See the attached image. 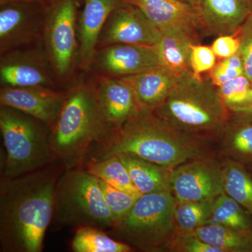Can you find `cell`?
I'll return each instance as SVG.
<instances>
[{"label":"cell","instance_id":"obj_25","mask_svg":"<svg viewBox=\"0 0 252 252\" xmlns=\"http://www.w3.org/2000/svg\"><path fill=\"white\" fill-rule=\"evenodd\" d=\"M83 168L114 188L134 195H142L119 156H112L97 161L86 162Z\"/></svg>","mask_w":252,"mask_h":252},{"label":"cell","instance_id":"obj_1","mask_svg":"<svg viewBox=\"0 0 252 252\" xmlns=\"http://www.w3.org/2000/svg\"><path fill=\"white\" fill-rule=\"evenodd\" d=\"M59 161L35 171L0 180V251L41 252L54 220Z\"/></svg>","mask_w":252,"mask_h":252},{"label":"cell","instance_id":"obj_38","mask_svg":"<svg viewBox=\"0 0 252 252\" xmlns=\"http://www.w3.org/2000/svg\"><path fill=\"white\" fill-rule=\"evenodd\" d=\"M16 1H18V0H0V6L15 2Z\"/></svg>","mask_w":252,"mask_h":252},{"label":"cell","instance_id":"obj_28","mask_svg":"<svg viewBox=\"0 0 252 252\" xmlns=\"http://www.w3.org/2000/svg\"><path fill=\"white\" fill-rule=\"evenodd\" d=\"M215 199L198 201L175 200L173 219L177 235L190 234L206 225Z\"/></svg>","mask_w":252,"mask_h":252},{"label":"cell","instance_id":"obj_6","mask_svg":"<svg viewBox=\"0 0 252 252\" xmlns=\"http://www.w3.org/2000/svg\"><path fill=\"white\" fill-rule=\"evenodd\" d=\"M171 192L143 194L130 211L114 223L111 233L142 252H165L177 236Z\"/></svg>","mask_w":252,"mask_h":252},{"label":"cell","instance_id":"obj_34","mask_svg":"<svg viewBox=\"0 0 252 252\" xmlns=\"http://www.w3.org/2000/svg\"><path fill=\"white\" fill-rule=\"evenodd\" d=\"M167 252H220L219 249L202 241L193 234L177 235L170 243Z\"/></svg>","mask_w":252,"mask_h":252},{"label":"cell","instance_id":"obj_7","mask_svg":"<svg viewBox=\"0 0 252 252\" xmlns=\"http://www.w3.org/2000/svg\"><path fill=\"white\" fill-rule=\"evenodd\" d=\"M54 219L61 224L101 229L114 225L97 177L84 168L64 170L56 187Z\"/></svg>","mask_w":252,"mask_h":252},{"label":"cell","instance_id":"obj_14","mask_svg":"<svg viewBox=\"0 0 252 252\" xmlns=\"http://www.w3.org/2000/svg\"><path fill=\"white\" fill-rule=\"evenodd\" d=\"M138 8L162 34L180 33L200 42L203 25L196 8L180 0H123Z\"/></svg>","mask_w":252,"mask_h":252},{"label":"cell","instance_id":"obj_24","mask_svg":"<svg viewBox=\"0 0 252 252\" xmlns=\"http://www.w3.org/2000/svg\"><path fill=\"white\" fill-rule=\"evenodd\" d=\"M223 162V192L252 216V174L241 162L226 158Z\"/></svg>","mask_w":252,"mask_h":252},{"label":"cell","instance_id":"obj_2","mask_svg":"<svg viewBox=\"0 0 252 252\" xmlns=\"http://www.w3.org/2000/svg\"><path fill=\"white\" fill-rule=\"evenodd\" d=\"M122 154L173 170L212 152L207 141L177 130L152 111L139 108L105 142L91 149L85 163Z\"/></svg>","mask_w":252,"mask_h":252},{"label":"cell","instance_id":"obj_35","mask_svg":"<svg viewBox=\"0 0 252 252\" xmlns=\"http://www.w3.org/2000/svg\"><path fill=\"white\" fill-rule=\"evenodd\" d=\"M211 47L218 59L234 56L240 51V41L238 33L217 36Z\"/></svg>","mask_w":252,"mask_h":252},{"label":"cell","instance_id":"obj_27","mask_svg":"<svg viewBox=\"0 0 252 252\" xmlns=\"http://www.w3.org/2000/svg\"><path fill=\"white\" fill-rule=\"evenodd\" d=\"M71 248L74 252H130L133 249L111 238L103 229L93 226L77 228Z\"/></svg>","mask_w":252,"mask_h":252},{"label":"cell","instance_id":"obj_3","mask_svg":"<svg viewBox=\"0 0 252 252\" xmlns=\"http://www.w3.org/2000/svg\"><path fill=\"white\" fill-rule=\"evenodd\" d=\"M110 136L99 107L94 81L73 83L54 128L51 144L56 160L65 170L83 168L94 146Z\"/></svg>","mask_w":252,"mask_h":252},{"label":"cell","instance_id":"obj_15","mask_svg":"<svg viewBox=\"0 0 252 252\" xmlns=\"http://www.w3.org/2000/svg\"><path fill=\"white\" fill-rule=\"evenodd\" d=\"M66 91L46 87L1 86L0 106L26 113L53 129L62 111Z\"/></svg>","mask_w":252,"mask_h":252},{"label":"cell","instance_id":"obj_29","mask_svg":"<svg viewBox=\"0 0 252 252\" xmlns=\"http://www.w3.org/2000/svg\"><path fill=\"white\" fill-rule=\"evenodd\" d=\"M97 180L115 223L130 211L136 200L141 195L119 190L100 179L97 178Z\"/></svg>","mask_w":252,"mask_h":252},{"label":"cell","instance_id":"obj_19","mask_svg":"<svg viewBox=\"0 0 252 252\" xmlns=\"http://www.w3.org/2000/svg\"><path fill=\"white\" fill-rule=\"evenodd\" d=\"M180 74L158 66L120 79L133 91L139 108L154 112L165 102Z\"/></svg>","mask_w":252,"mask_h":252},{"label":"cell","instance_id":"obj_41","mask_svg":"<svg viewBox=\"0 0 252 252\" xmlns=\"http://www.w3.org/2000/svg\"><path fill=\"white\" fill-rule=\"evenodd\" d=\"M249 4H250V8H251L252 12V0H248Z\"/></svg>","mask_w":252,"mask_h":252},{"label":"cell","instance_id":"obj_37","mask_svg":"<svg viewBox=\"0 0 252 252\" xmlns=\"http://www.w3.org/2000/svg\"><path fill=\"white\" fill-rule=\"evenodd\" d=\"M180 1L187 3V4H190L191 6H194V7L197 8L199 0H180Z\"/></svg>","mask_w":252,"mask_h":252},{"label":"cell","instance_id":"obj_16","mask_svg":"<svg viewBox=\"0 0 252 252\" xmlns=\"http://www.w3.org/2000/svg\"><path fill=\"white\" fill-rule=\"evenodd\" d=\"M81 3L82 9L79 11L77 21L80 47L79 67L90 71L106 21L114 9L125 2L123 0H81Z\"/></svg>","mask_w":252,"mask_h":252},{"label":"cell","instance_id":"obj_10","mask_svg":"<svg viewBox=\"0 0 252 252\" xmlns=\"http://www.w3.org/2000/svg\"><path fill=\"white\" fill-rule=\"evenodd\" d=\"M170 187L179 201L216 198L223 193V162L212 154L189 160L172 170Z\"/></svg>","mask_w":252,"mask_h":252},{"label":"cell","instance_id":"obj_11","mask_svg":"<svg viewBox=\"0 0 252 252\" xmlns=\"http://www.w3.org/2000/svg\"><path fill=\"white\" fill-rule=\"evenodd\" d=\"M46 6L18 0L0 6V54L41 41Z\"/></svg>","mask_w":252,"mask_h":252},{"label":"cell","instance_id":"obj_22","mask_svg":"<svg viewBox=\"0 0 252 252\" xmlns=\"http://www.w3.org/2000/svg\"><path fill=\"white\" fill-rule=\"evenodd\" d=\"M220 252H252V230L206 224L190 233Z\"/></svg>","mask_w":252,"mask_h":252},{"label":"cell","instance_id":"obj_31","mask_svg":"<svg viewBox=\"0 0 252 252\" xmlns=\"http://www.w3.org/2000/svg\"><path fill=\"white\" fill-rule=\"evenodd\" d=\"M252 89L251 82L245 75L231 79L217 88L220 98L229 110L238 107L245 102Z\"/></svg>","mask_w":252,"mask_h":252},{"label":"cell","instance_id":"obj_4","mask_svg":"<svg viewBox=\"0 0 252 252\" xmlns=\"http://www.w3.org/2000/svg\"><path fill=\"white\" fill-rule=\"evenodd\" d=\"M177 130L205 141L220 140L230 114L207 74L181 73L168 97L154 111Z\"/></svg>","mask_w":252,"mask_h":252},{"label":"cell","instance_id":"obj_21","mask_svg":"<svg viewBox=\"0 0 252 252\" xmlns=\"http://www.w3.org/2000/svg\"><path fill=\"white\" fill-rule=\"evenodd\" d=\"M195 44L200 42L190 36L170 33L162 34L160 40L153 47L158 56L160 66L180 74L190 71V51Z\"/></svg>","mask_w":252,"mask_h":252},{"label":"cell","instance_id":"obj_17","mask_svg":"<svg viewBox=\"0 0 252 252\" xmlns=\"http://www.w3.org/2000/svg\"><path fill=\"white\" fill-rule=\"evenodd\" d=\"M94 81L101 112L111 136L139 109L135 94L120 78L96 75Z\"/></svg>","mask_w":252,"mask_h":252},{"label":"cell","instance_id":"obj_20","mask_svg":"<svg viewBox=\"0 0 252 252\" xmlns=\"http://www.w3.org/2000/svg\"><path fill=\"white\" fill-rule=\"evenodd\" d=\"M127 167L136 188L142 195L157 192H171L172 170L133 154H119Z\"/></svg>","mask_w":252,"mask_h":252},{"label":"cell","instance_id":"obj_23","mask_svg":"<svg viewBox=\"0 0 252 252\" xmlns=\"http://www.w3.org/2000/svg\"><path fill=\"white\" fill-rule=\"evenodd\" d=\"M220 140L225 157L252 166V123L230 118Z\"/></svg>","mask_w":252,"mask_h":252},{"label":"cell","instance_id":"obj_9","mask_svg":"<svg viewBox=\"0 0 252 252\" xmlns=\"http://www.w3.org/2000/svg\"><path fill=\"white\" fill-rule=\"evenodd\" d=\"M0 83L9 87H60L41 41L1 54Z\"/></svg>","mask_w":252,"mask_h":252},{"label":"cell","instance_id":"obj_39","mask_svg":"<svg viewBox=\"0 0 252 252\" xmlns=\"http://www.w3.org/2000/svg\"><path fill=\"white\" fill-rule=\"evenodd\" d=\"M32 1H38V2L43 3V4H47V2H46V0H32Z\"/></svg>","mask_w":252,"mask_h":252},{"label":"cell","instance_id":"obj_36","mask_svg":"<svg viewBox=\"0 0 252 252\" xmlns=\"http://www.w3.org/2000/svg\"><path fill=\"white\" fill-rule=\"evenodd\" d=\"M230 118L252 123V89L245 102L230 112Z\"/></svg>","mask_w":252,"mask_h":252},{"label":"cell","instance_id":"obj_42","mask_svg":"<svg viewBox=\"0 0 252 252\" xmlns=\"http://www.w3.org/2000/svg\"><path fill=\"white\" fill-rule=\"evenodd\" d=\"M250 171H251L252 174V165L251 167H250Z\"/></svg>","mask_w":252,"mask_h":252},{"label":"cell","instance_id":"obj_32","mask_svg":"<svg viewBox=\"0 0 252 252\" xmlns=\"http://www.w3.org/2000/svg\"><path fill=\"white\" fill-rule=\"evenodd\" d=\"M217 60L211 46L193 44L190 55V71L195 75H205L213 69Z\"/></svg>","mask_w":252,"mask_h":252},{"label":"cell","instance_id":"obj_18","mask_svg":"<svg viewBox=\"0 0 252 252\" xmlns=\"http://www.w3.org/2000/svg\"><path fill=\"white\" fill-rule=\"evenodd\" d=\"M196 9L204 33L217 36L236 33L252 13L248 0H199Z\"/></svg>","mask_w":252,"mask_h":252},{"label":"cell","instance_id":"obj_30","mask_svg":"<svg viewBox=\"0 0 252 252\" xmlns=\"http://www.w3.org/2000/svg\"><path fill=\"white\" fill-rule=\"evenodd\" d=\"M207 75L217 88L231 79L245 75L243 61L240 52L231 57L217 60L215 67Z\"/></svg>","mask_w":252,"mask_h":252},{"label":"cell","instance_id":"obj_13","mask_svg":"<svg viewBox=\"0 0 252 252\" xmlns=\"http://www.w3.org/2000/svg\"><path fill=\"white\" fill-rule=\"evenodd\" d=\"M160 66L153 46L113 44L96 51L91 70L96 75L129 77Z\"/></svg>","mask_w":252,"mask_h":252},{"label":"cell","instance_id":"obj_5","mask_svg":"<svg viewBox=\"0 0 252 252\" xmlns=\"http://www.w3.org/2000/svg\"><path fill=\"white\" fill-rule=\"evenodd\" d=\"M0 130L6 152L1 177H18L57 161L51 147V129L35 118L1 106Z\"/></svg>","mask_w":252,"mask_h":252},{"label":"cell","instance_id":"obj_8","mask_svg":"<svg viewBox=\"0 0 252 252\" xmlns=\"http://www.w3.org/2000/svg\"><path fill=\"white\" fill-rule=\"evenodd\" d=\"M81 0H56L46 6L41 44L59 81L64 86L79 67L77 21Z\"/></svg>","mask_w":252,"mask_h":252},{"label":"cell","instance_id":"obj_26","mask_svg":"<svg viewBox=\"0 0 252 252\" xmlns=\"http://www.w3.org/2000/svg\"><path fill=\"white\" fill-rule=\"evenodd\" d=\"M207 224L252 230V216L236 200L223 192L214 200Z\"/></svg>","mask_w":252,"mask_h":252},{"label":"cell","instance_id":"obj_12","mask_svg":"<svg viewBox=\"0 0 252 252\" xmlns=\"http://www.w3.org/2000/svg\"><path fill=\"white\" fill-rule=\"evenodd\" d=\"M161 36L160 31L138 8L124 3L109 15L97 49L119 44L153 46Z\"/></svg>","mask_w":252,"mask_h":252},{"label":"cell","instance_id":"obj_33","mask_svg":"<svg viewBox=\"0 0 252 252\" xmlns=\"http://www.w3.org/2000/svg\"><path fill=\"white\" fill-rule=\"evenodd\" d=\"M237 33L240 38L239 52L243 59L245 76L252 85V12L249 15Z\"/></svg>","mask_w":252,"mask_h":252},{"label":"cell","instance_id":"obj_40","mask_svg":"<svg viewBox=\"0 0 252 252\" xmlns=\"http://www.w3.org/2000/svg\"><path fill=\"white\" fill-rule=\"evenodd\" d=\"M56 0H46V2H47V5L51 4V3L54 2Z\"/></svg>","mask_w":252,"mask_h":252}]
</instances>
